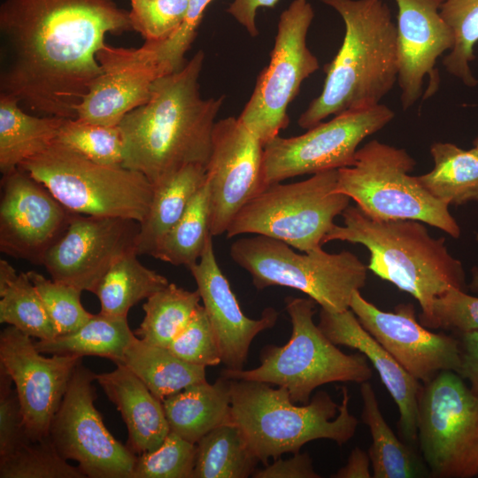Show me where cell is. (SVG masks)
<instances>
[{"label": "cell", "instance_id": "7dc6e473", "mask_svg": "<svg viewBox=\"0 0 478 478\" xmlns=\"http://www.w3.org/2000/svg\"><path fill=\"white\" fill-rule=\"evenodd\" d=\"M255 478H318L312 461L308 453H294L288 459H276L272 464L265 465L260 470H255Z\"/></svg>", "mask_w": 478, "mask_h": 478}, {"label": "cell", "instance_id": "30bf717a", "mask_svg": "<svg viewBox=\"0 0 478 478\" xmlns=\"http://www.w3.org/2000/svg\"><path fill=\"white\" fill-rule=\"evenodd\" d=\"M337 169L292 183L266 187L248 201L229 224L227 238L243 234L266 235L302 252L321 247L334 220L351 198L335 193Z\"/></svg>", "mask_w": 478, "mask_h": 478}, {"label": "cell", "instance_id": "f1b7e54d", "mask_svg": "<svg viewBox=\"0 0 478 478\" xmlns=\"http://www.w3.org/2000/svg\"><path fill=\"white\" fill-rule=\"evenodd\" d=\"M134 373L161 402L185 388L205 382V367L184 362L167 348L150 344L135 335L120 364Z\"/></svg>", "mask_w": 478, "mask_h": 478}, {"label": "cell", "instance_id": "c3c4849f", "mask_svg": "<svg viewBox=\"0 0 478 478\" xmlns=\"http://www.w3.org/2000/svg\"><path fill=\"white\" fill-rule=\"evenodd\" d=\"M459 350L460 367L458 374L469 381L470 389L478 397V330L462 334Z\"/></svg>", "mask_w": 478, "mask_h": 478}, {"label": "cell", "instance_id": "e575fe53", "mask_svg": "<svg viewBox=\"0 0 478 478\" xmlns=\"http://www.w3.org/2000/svg\"><path fill=\"white\" fill-rule=\"evenodd\" d=\"M200 300L197 289L190 291L169 282L146 299L144 317L135 335L150 344L167 348L192 319Z\"/></svg>", "mask_w": 478, "mask_h": 478}, {"label": "cell", "instance_id": "f907efd6", "mask_svg": "<svg viewBox=\"0 0 478 478\" xmlns=\"http://www.w3.org/2000/svg\"><path fill=\"white\" fill-rule=\"evenodd\" d=\"M370 458L368 453L358 447H355L344 466L341 467L334 475L335 478H370Z\"/></svg>", "mask_w": 478, "mask_h": 478}, {"label": "cell", "instance_id": "e0dca14e", "mask_svg": "<svg viewBox=\"0 0 478 478\" xmlns=\"http://www.w3.org/2000/svg\"><path fill=\"white\" fill-rule=\"evenodd\" d=\"M81 357L40 352L32 337L13 326L0 334V366L12 378L30 440L49 436L52 419Z\"/></svg>", "mask_w": 478, "mask_h": 478}, {"label": "cell", "instance_id": "1f68e13d", "mask_svg": "<svg viewBox=\"0 0 478 478\" xmlns=\"http://www.w3.org/2000/svg\"><path fill=\"white\" fill-rule=\"evenodd\" d=\"M135 250L126 253L99 282L94 294L99 299L101 313L127 318L132 306L169 284L165 276L143 266Z\"/></svg>", "mask_w": 478, "mask_h": 478}, {"label": "cell", "instance_id": "2e32d148", "mask_svg": "<svg viewBox=\"0 0 478 478\" xmlns=\"http://www.w3.org/2000/svg\"><path fill=\"white\" fill-rule=\"evenodd\" d=\"M263 164L264 144L239 118L215 123L205 180L212 236L226 233L244 204L266 188Z\"/></svg>", "mask_w": 478, "mask_h": 478}, {"label": "cell", "instance_id": "74e56055", "mask_svg": "<svg viewBox=\"0 0 478 478\" xmlns=\"http://www.w3.org/2000/svg\"><path fill=\"white\" fill-rule=\"evenodd\" d=\"M440 14L454 36L453 47L443 58V65L464 84L474 87L478 80L469 64L475 59L474 47L478 42V0H444Z\"/></svg>", "mask_w": 478, "mask_h": 478}, {"label": "cell", "instance_id": "f6af8a7d", "mask_svg": "<svg viewBox=\"0 0 478 478\" xmlns=\"http://www.w3.org/2000/svg\"><path fill=\"white\" fill-rule=\"evenodd\" d=\"M420 323L428 328L455 329L460 333L478 330V297L451 288L436 297Z\"/></svg>", "mask_w": 478, "mask_h": 478}, {"label": "cell", "instance_id": "bcb514c9", "mask_svg": "<svg viewBox=\"0 0 478 478\" xmlns=\"http://www.w3.org/2000/svg\"><path fill=\"white\" fill-rule=\"evenodd\" d=\"M13 382L0 366V456H4L29 441Z\"/></svg>", "mask_w": 478, "mask_h": 478}, {"label": "cell", "instance_id": "83f0119b", "mask_svg": "<svg viewBox=\"0 0 478 478\" xmlns=\"http://www.w3.org/2000/svg\"><path fill=\"white\" fill-rule=\"evenodd\" d=\"M66 119L29 114L9 96L0 94V171L7 174L40 154L57 139Z\"/></svg>", "mask_w": 478, "mask_h": 478}, {"label": "cell", "instance_id": "cb8c5ba5", "mask_svg": "<svg viewBox=\"0 0 478 478\" xmlns=\"http://www.w3.org/2000/svg\"><path fill=\"white\" fill-rule=\"evenodd\" d=\"M101 74L75 107V119L119 126L131 111L145 104L158 74L144 67H101Z\"/></svg>", "mask_w": 478, "mask_h": 478}, {"label": "cell", "instance_id": "3957f363", "mask_svg": "<svg viewBox=\"0 0 478 478\" xmlns=\"http://www.w3.org/2000/svg\"><path fill=\"white\" fill-rule=\"evenodd\" d=\"M342 18L345 32L334 59L325 66L321 93L300 115L309 129L328 118L374 107L398 76L397 25L383 0H320Z\"/></svg>", "mask_w": 478, "mask_h": 478}, {"label": "cell", "instance_id": "9a60e30c", "mask_svg": "<svg viewBox=\"0 0 478 478\" xmlns=\"http://www.w3.org/2000/svg\"><path fill=\"white\" fill-rule=\"evenodd\" d=\"M139 229L134 220L74 213L42 265L53 281L94 293L113 264L135 251Z\"/></svg>", "mask_w": 478, "mask_h": 478}, {"label": "cell", "instance_id": "9c48e42d", "mask_svg": "<svg viewBox=\"0 0 478 478\" xmlns=\"http://www.w3.org/2000/svg\"><path fill=\"white\" fill-rule=\"evenodd\" d=\"M415 165L405 149L372 140L358 149L351 166L337 169L335 192L373 219L418 220L459 238L461 230L449 206L410 175Z\"/></svg>", "mask_w": 478, "mask_h": 478}, {"label": "cell", "instance_id": "f5cc1de1", "mask_svg": "<svg viewBox=\"0 0 478 478\" xmlns=\"http://www.w3.org/2000/svg\"><path fill=\"white\" fill-rule=\"evenodd\" d=\"M474 153L478 156V136L473 141V147L471 148Z\"/></svg>", "mask_w": 478, "mask_h": 478}, {"label": "cell", "instance_id": "b9f144b4", "mask_svg": "<svg viewBox=\"0 0 478 478\" xmlns=\"http://www.w3.org/2000/svg\"><path fill=\"white\" fill-rule=\"evenodd\" d=\"M27 274L59 335L75 331L92 317L93 314L89 312L81 302V290L52 279L49 280L35 271L31 270Z\"/></svg>", "mask_w": 478, "mask_h": 478}, {"label": "cell", "instance_id": "484cf974", "mask_svg": "<svg viewBox=\"0 0 478 478\" xmlns=\"http://www.w3.org/2000/svg\"><path fill=\"white\" fill-rule=\"evenodd\" d=\"M206 180V167L189 165L154 186L149 212L140 223L135 251L151 256L179 221L191 199Z\"/></svg>", "mask_w": 478, "mask_h": 478}, {"label": "cell", "instance_id": "4fadbf2b", "mask_svg": "<svg viewBox=\"0 0 478 478\" xmlns=\"http://www.w3.org/2000/svg\"><path fill=\"white\" fill-rule=\"evenodd\" d=\"M394 117L391 109L379 104L335 115L301 135H277L264 145L265 187L298 175L351 166L360 143Z\"/></svg>", "mask_w": 478, "mask_h": 478}, {"label": "cell", "instance_id": "ffe728a7", "mask_svg": "<svg viewBox=\"0 0 478 478\" xmlns=\"http://www.w3.org/2000/svg\"><path fill=\"white\" fill-rule=\"evenodd\" d=\"M397 5V82L403 110L412 107L422 96L426 76L428 85L423 99L439 89L437 58L454 43L451 29L440 14L444 0H395Z\"/></svg>", "mask_w": 478, "mask_h": 478}, {"label": "cell", "instance_id": "6da1fadb", "mask_svg": "<svg viewBox=\"0 0 478 478\" xmlns=\"http://www.w3.org/2000/svg\"><path fill=\"white\" fill-rule=\"evenodd\" d=\"M133 30L114 0H4L0 32L9 60L0 94L40 116L75 119V107L101 74L107 34Z\"/></svg>", "mask_w": 478, "mask_h": 478}, {"label": "cell", "instance_id": "f546056e", "mask_svg": "<svg viewBox=\"0 0 478 478\" xmlns=\"http://www.w3.org/2000/svg\"><path fill=\"white\" fill-rule=\"evenodd\" d=\"M434 168L416 176L420 185L446 205L478 202V156L450 143L430 146Z\"/></svg>", "mask_w": 478, "mask_h": 478}, {"label": "cell", "instance_id": "8fae6325", "mask_svg": "<svg viewBox=\"0 0 478 478\" xmlns=\"http://www.w3.org/2000/svg\"><path fill=\"white\" fill-rule=\"evenodd\" d=\"M420 447L439 478L478 475V397L453 371H442L419 395Z\"/></svg>", "mask_w": 478, "mask_h": 478}, {"label": "cell", "instance_id": "7a4b0ae2", "mask_svg": "<svg viewBox=\"0 0 478 478\" xmlns=\"http://www.w3.org/2000/svg\"><path fill=\"white\" fill-rule=\"evenodd\" d=\"M204 61L199 50L179 71L158 78L149 100L119 124L122 166L142 173L153 186L189 165L206 167L224 96L201 97Z\"/></svg>", "mask_w": 478, "mask_h": 478}, {"label": "cell", "instance_id": "8992f818", "mask_svg": "<svg viewBox=\"0 0 478 478\" xmlns=\"http://www.w3.org/2000/svg\"><path fill=\"white\" fill-rule=\"evenodd\" d=\"M285 303L292 324L289 342L282 346H266L258 367L225 368L221 375L282 387L294 403L303 405L321 385L337 382L362 383L372 377L373 371L364 354H345L315 325L313 299L288 297Z\"/></svg>", "mask_w": 478, "mask_h": 478}, {"label": "cell", "instance_id": "7bdbcfd3", "mask_svg": "<svg viewBox=\"0 0 478 478\" xmlns=\"http://www.w3.org/2000/svg\"><path fill=\"white\" fill-rule=\"evenodd\" d=\"M129 19L133 30L145 42L169 38L182 23L189 0H130Z\"/></svg>", "mask_w": 478, "mask_h": 478}, {"label": "cell", "instance_id": "4dcf8cb0", "mask_svg": "<svg viewBox=\"0 0 478 478\" xmlns=\"http://www.w3.org/2000/svg\"><path fill=\"white\" fill-rule=\"evenodd\" d=\"M135 333L127 318H115L101 312L81 328L50 340L35 341L36 349L43 354L96 356L106 358L116 365L121 363L125 351Z\"/></svg>", "mask_w": 478, "mask_h": 478}, {"label": "cell", "instance_id": "5b68a950", "mask_svg": "<svg viewBox=\"0 0 478 478\" xmlns=\"http://www.w3.org/2000/svg\"><path fill=\"white\" fill-rule=\"evenodd\" d=\"M230 382L232 422L264 465L271 458L297 453L313 440L328 439L342 445L355 435L358 420L349 412L346 387H342L340 405L325 391L297 405L282 387L239 379Z\"/></svg>", "mask_w": 478, "mask_h": 478}, {"label": "cell", "instance_id": "836d02e7", "mask_svg": "<svg viewBox=\"0 0 478 478\" xmlns=\"http://www.w3.org/2000/svg\"><path fill=\"white\" fill-rule=\"evenodd\" d=\"M363 401L362 420L369 428L372 444L368 451L373 477L412 478L419 476L420 467L412 452L394 434L380 411L373 387L360 383Z\"/></svg>", "mask_w": 478, "mask_h": 478}, {"label": "cell", "instance_id": "ee69618b", "mask_svg": "<svg viewBox=\"0 0 478 478\" xmlns=\"http://www.w3.org/2000/svg\"><path fill=\"white\" fill-rule=\"evenodd\" d=\"M167 349L177 358L191 365L212 366L221 363L218 343L203 305Z\"/></svg>", "mask_w": 478, "mask_h": 478}, {"label": "cell", "instance_id": "7c38bea8", "mask_svg": "<svg viewBox=\"0 0 478 478\" xmlns=\"http://www.w3.org/2000/svg\"><path fill=\"white\" fill-rule=\"evenodd\" d=\"M313 17L308 0H293L281 12L270 62L238 117L264 145L289 126V104L303 81L320 67L306 44Z\"/></svg>", "mask_w": 478, "mask_h": 478}, {"label": "cell", "instance_id": "52a82bcc", "mask_svg": "<svg viewBox=\"0 0 478 478\" xmlns=\"http://www.w3.org/2000/svg\"><path fill=\"white\" fill-rule=\"evenodd\" d=\"M19 168L78 214L124 218L141 223L153 197L154 186L142 173L122 166L97 164L56 141Z\"/></svg>", "mask_w": 478, "mask_h": 478}, {"label": "cell", "instance_id": "d6986e66", "mask_svg": "<svg viewBox=\"0 0 478 478\" xmlns=\"http://www.w3.org/2000/svg\"><path fill=\"white\" fill-rule=\"evenodd\" d=\"M350 309L366 329L415 379L428 382L442 371L459 373V341L429 331L417 321L412 304L384 312L353 293Z\"/></svg>", "mask_w": 478, "mask_h": 478}, {"label": "cell", "instance_id": "ab89813d", "mask_svg": "<svg viewBox=\"0 0 478 478\" xmlns=\"http://www.w3.org/2000/svg\"><path fill=\"white\" fill-rule=\"evenodd\" d=\"M56 142L97 164L122 166L123 139L119 126H103L77 119H66Z\"/></svg>", "mask_w": 478, "mask_h": 478}, {"label": "cell", "instance_id": "f35d334b", "mask_svg": "<svg viewBox=\"0 0 478 478\" xmlns=\"http://www.w3.org/2000/svg\"><path fill=\"white\" fill-rule=\"evenodd\" d=\"M0 478H86L78 466L68 463L50 436L29 440L0 456Z\"/></svg>", "mask_w": 478, "mask_h": 478}, {"label": "cell", "instance_id": "60d3db41", "mask_svg": "<svg viewBox=\"0 0 478 478\" xmlns=\"http://www.w3.org/2000/svg\"><path fill=\"white\" fill-rule=\"evenodd\" d=\"M197 445L171 432L155 450L136 456L131 478H193Z\"/></svg>", "mask_w": 478, "mask_h": 478}, {"label": "cell", "instance_id": "816d5d0a", "mask_svg": "<svg viewBox=\"0 0 478 478\" xmlns=\"http://www.w3.org/2000/svg\"><path fill=\"white\" fill-rule=\"evenodd\" d=\"M468 288L472 292L478 295V266H474L471 269V281Z\"/></svg>", "mask_w": 478, "mask_h": 478}, {"label": "cell", "instance_id": "d590c367", "mask_svg": "<svg viewBox=\"0 0 478 478\" xmlns=\"http://www.w3.org/2000/svg\"><path fill=\"white\" fill-rule=\"evenodd\" d=\"M210 194L206 181L191 199L179 221L163 238L152 257L187 267L197 263L210 233Z\"/></svg>", "mask_w": 478, "mask_h": 478}, {"label": "cell", "instance_id": "7402d4cb", "mask_svg": "<svg viewBox=\"0 0 478 478\" xmlns=\"http://www.w3.org/2000/svg\"><path fill=\"white\" fill-rule=\"evenodd\" d=\"M318 327L333 343L356 349L372 363L398 407L402 434L406 440L414 441L422 388L419 381L363 328L351 309L329 312L321 308Z\"/></svg>", "mask_w": 478, "mask_h": 478}, {"label": "cell", "instance_id": "603a6c76", "mask_svg": "<svg viewBox=\"0 0 478 478\" xmlns=\"http://www.w3.org/2000/svg\"><path fill=\"white\" fill-rule=\"evenodd\" d=\"M95 380L117 407L127 426V448L136 456L158 448L170 428L163 403L128 368L122 365Z\"/></svg>", "mask_w": 478, "mask_h": 478}, {"label": "cell", "instance_id": "277c9868", "mask_svg": "<svg viewBox=\"0 0 478 478\" xmlns=\"http://www.w3.org/2000/svg\"><path fill=\"white\" fill-rule=\"evenodd\" d=\"M343 225L335 224L323 239L359 243L370 252L368 270L411 294L426 315L433 300L451 288L465 290L461 261L449 251L443 237L431 236L425 223L412 220H381L349 205Z\"/></svg>", "mask_w": 478, "mask_h": 478}, {"label": "cell", "instance_id": "44dd1931", "mask_svg": "<svg viewBox=\"0 0 478 478\" xmlns=\"http://www.w3.org/2000/svg\"><path fill=\"white\" fill-rule=\"evenodd\" d=\"M212 237L210 235L207 239L199 260L188 269L197 283L213 329L221 363L227 369L241 370L247 361L253 339L275 325L278 312L268 307L257 320L243 314L228 281L218 265Z\"/></svg>", "mask_w": 478, "mask_h": 478}, {"label": "cell", "instance_id": "d4e9b609", "mask_svg": "<svg viewBox=\"0 0 478 478\" xmlns=\"http://www.w3.org/2000/svg\"><path fill=\"white\" fill-rule=\"evenodd\" d=\"M170 431L197 443L212 429L231 423V382L220 374L213 382L192 384L163 400Z\"/></svg>", "mask_w": 478, "mask_h": 478}, {"label": "cell", "instance_id": "ac0fdd59", "mask_svg": "<svg viewBox=\"0 0 478 478\" xmlns=\"http://www.w3.org/2000/svg\"><path fill=\"white\" fill-rule=\"evenodd\" d=\"M74 212L40 181L18 168L1 180L0 251L42 265L45 254L67 228Z\"/></svg>", "mask_w": 478, "mask_h": 478}, {"label": "cell", "instance_id": "ba28073f", "mask_svg": "<svg viewBox=\"0 0 478 478\" xmlns=\"http://www.w3.org/2000/svg\"><path fill=\"white\" fill-rule=\"evenodd\" d=\"M229 254L258 289L291 288L329 312L350 309L353 293L366 281L367 266L348 251L329 253L319 247L297 253L281 241L257 235L235 241Z\"/></svg>", "mask_w": 478, "mask_h": 478}, {"label": "cell", "instance_id": "d6a6232c", "mask_svg": "<svg viewBox=\"0 0 478 478\" xmlns=\"http://www.w3.org/2000/svg\"><path fill=\"white\" fill-rule=\"evenodd\" d=\"M196 445L193 478H247L259 462L233 422L212 429Z\"/></svg>", "mask_w": 478, "mask_h": 478}, {"label": "cell", "instance_id": "4316f807", "mask_svg": "<svg viewBox=\"0 0 478 478\" xmlns=\"http://www.w3.org/2000/svg\"><path fill=\"white\" fill-rule=\"evenodd\" d=\"M212 1L189 0L182 23L169 38L162 42H144L137 49L106 44L99 51L100 62L112 66L148 68L156 72L159 77L179 71L185 66V54Z\"/></svg>", "mask_w": 478, "mask_h": 478}, {"label": "cell", "instance_id": "5bb4252c", "mask_svg": "<svg viewBox=\"0 0 478 478\" xmlns=\"http://www.w3.org/2000/svg\"><path fill=\"white\" fill-rule=\"evenodd\" d=\"M96 374L76 366L49 436L58 453L89 478H131L136 455L110 433L94 405Z\"/></svg>", "mask_w": 478, "mask_h": 478}, {"label": "cell", "instance_id": "8d00e7d4", "mask_svg": "<svg viewBox=\"0 0 478 478\" xmlns=\"http://www.w3.org/2000/svg\"><path fill=\"white\" fill-rule=\"evenodd\" d=\"M0 322L13 326L38 340H50L59 332L27 273L18 274L0 288Z\"/></svg>", "mask_w": 478, "mask_h": 478}, {"label": "cell", "instance_id": "681fc988", "mask_svg": "<svg viewBox=\"0 0 478 478\" xmlns=\"http://www.w3.org/2000/svg\"><path fill=\"white\" fill-rule=\"evenodd\" d=\"M279 0H233L227 9L252 37L258 35L256 26V13L258 8H274Z\"/></svg>", "mask_w": 478, "mask_h": 478}]
</instances>
